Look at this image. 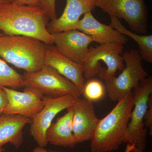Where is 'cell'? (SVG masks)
Wrapping results in <instances>:
<instances>
[{
  "label": "cell",
  "mask_w": 152,
  "mask_h": 152,
  "mask_svg": "<svg viewBox=\"0 0 152 152\" xmlns=\"http://www.w3.org/2000/svg\"><path fill=\"white\" fill-rule=\"evenodd\" d=\"M47 17L40 6L10 3L0 8V31L4 35L27 36L52 45L54 39L47 27Z\"/></svg>",
  "instance_id": "cell-1"
},
{
  "label": "cell",
  "mask_w": 152,
  "mask_h": 152,
  "mask_svg": "<svg viewBox=\"0 0 152 152\" xmlns=\"http://www.w3.org/2000/svg\"><path fill=\"white\" fill-rule=\"evenodd\" d=\"M134 105L132 91L118 101L106 117L99 120L90 140L92 152H110L125 143Z\"/></svg>",
  "instance_id": "cell-2"
},
{
  "label": "cell",
  "mask_w": 152,
  "mask_h": 152,
  "mask_svg": "<svg viewBox=\"0 0 152 152\" xmlns=\"http://www.w3.org/2000/svg\"><path fill=\"white\" fill-rule=\"evenodd\" d=\"M46 47L35 38L0 34V57L26 72H38L44 66Z\"/></svg>",
  "instance_id": "cell-3"
},
{
  "label": "cell",
  "mask_w": 152,
  "mask_h": 152,
  "mask_svg": "<svg viewBox=\"0 0 152 152\" xmlns=\"http://www.w3.org/2000/svg\"><path fill=\"white\" fill-rule=\"evenodd\" d=\"M124 45L117 43L101 44L89 48L83 64L85 79L92 78L98 75L104 81L115 77L117 71L125 67L124 58L120 56Z\"/></svg>",
  "instance_id": "cell-4"
},
{
  "label": "cell",
  "mask_w": 152,
  "mask_h": 152,
  "mask_svg": "<svg viewBox=\"0 0 152 152\" xmlns=\"http://www.w3.org/2000/svg\"><path fill=\"white\" fill-rule=\"evenodd\" d=\"M126 63L124 69L118 77L105 81L108 96L111 100L118 102L132 92L140 82L148 77L142 66V58L138 50H131L123 54Z\"/></svg>",
  "instance_id": "cell-5"
},
{
  "label": "cell",
  "mask_w": 152,
  "mask_h": 152,
  "mask_svg": "<svg viewBox=\"0 0 152 152\" xmlns=\"http://www.w3.org/2000/svg\"><path fill=\"white\" fill-rule=\"evenodd\" d=\"M134 110L132 112L128 126L125 143L133 145L145 151L146 147L147 129L144 128V118L148 108L149 99L152 94V77H148L140 82L132 91Z\"/></svg>",
  "instance_id": "cell-6"
},
{
  "label": "cell",
  "mask_w": 152,
  "mask_h": 152,
  "mask_svg": "<svg viewBox=\"0 0 152 152\" xmlns=\"http://www.w3.org/2000/svg\"><path fill=\"white\" fill-rule=\"evenodd\" d=\"M22 75L24 87L36 88L44 96L56 98L69 95L77 98L82 95L75 85L50 66L44 65L38 72H26Z\"/></svg>",
  "instance_id": "cell-7"
},
{
  "label": "cell",
  "mask_w": 152,
  "mask_h": 152,
  "mask_svg": "<svg viewBox=\"0 0 152 152\" xmlns=\"http://www.w3.org/2000/svg\"><path fill=\"white\" fill-rule=\"evenodd\" d=\"M95 4L110 16L124 19L132 31L147 32L148 12L144 0H95Z\"/></svg>",
  "instance_id": "cell-8"
},
{
  "label": "cell",
  "mask_w": 152,
  "mask_h": 152,
  "mask_svg": "<svg viewBox=\"0 0 152 152\" xmlns=\"http://www.w3.org/2000/svg\"><path fill=\"white\" fill-rule=\"evenodd\" d=\"M76 99L69 95L56 98L44 96L43 108L32 119L30 124V134L38 146L47 147L49 143L46 134L53 119L58 113L72 107Z\"/></svg>",
  "instance_id": "cell-9"
},
{
  "label": "cell",
  "mask_w": 152,
  "mask_h": 152,
  "mask_svg": "<svg viewBox=\"0 0 152 152\" xmlns=\"http://www.w3.org/2000/svg\"><path fill=\"white\" fill-rule=\"evenodd\" d=\"M2 87L8 100L4 114L19 115L32 119L43 108L44 96L37 89L26 86L23 92H20L8 87Z\"/></svg>",
  "instance_id": "cell-10"
},
{
  "label": "cell",
  "mask_w": 152,
  "mask_h": 152,
  "mask_svg": "<svg viewBox=\"0 0 152 152\" xmlns=\"http://www.w3.org/2000/svg\"><path fill=\"white\" fill-rule=\"evenodd\" d=\"M52 34L55 46L61 53L73 61L83 65L89 46L94 42L92 37L76 29Z\"/></svg>",
  "instance_id": "cell-11"
},
{
  "label": "cell",
  "mask_w": 152,
  "mask_h": 152,
  "mask_svg": "<svg viewBox=\"0 0 152 152\" xmlns=\"http://www.w3.org/2000/svg\"><path fill=\"white\" fill-rule=\"evenodd\" d=\"M72 131L77 144L90 140L99 119L95 113L93 103L85 98H76L73 105Z\"/></svg>",
  "instance_id": "cell-12"
},
{
  "label": "cell",
  "mask_w": 152,
  "mask_h": 152,
  "mask_svg": "<svg viewBox=\"0 0 152 152\" xmlns=\"http://www.w3.org/2000/svg\"><path fill=\"white\" fill-rule=\"evenodd\" d=\"M78 30L91 36L94 42L101 44L117 43L124 45L127 43L126 36L113 28L111 25H106L98 21L93 16L91 12L84 15L72 28Z\"/></svg>",
  "instance_id": "cell-13"
},
{
  "label": "cell",
  "mask_w": 152,
  "mask_h": 152,
  "mask_svg": "<svg viewBox=\"0 0 152 152\" xmlns=\"http://www.w3.org/2000/svg\"><path fill=\"white\" fill-rule=\"evenodd\" d=\"M44 64L54 69L83 92L85 83L83 65L70 60L61 53L53 45L47 46Z\"/></svg>",
  "instance_id": "cell-14"
},
{
  "label": "cell",
  "mask_w": 152,
  "mask_h": 152,
  "mask_svg": "<svg viewBox=\"0 0 152 152\" xmlns=\"http://www.w3.org/2000/svg\"><path fill=\"white\" fill-rule=\"evenodd\" d=\"M64 12L59 18L52 20L48 28L51 34L72 30L82 15L96 8L95 0H66Z\"/></svg>",
  "instance_id": "cell-15"
},
{
  "label": "cell",
  "mask_w": 152,
  "mask_h": 152,
  "mask_svg": "<svg viewBox=\"0 0 152 152\" xmlns=\"http://www.w3.org/2000/svg\"><path fill=\"white\" fill-rule=\"evenodd\" d=\"M71 107L63 116L51 124L46 132L48 142L57 146L74 148L77 145L72 131L73 110Z\"/></svg>",
  "instance_id": "cell-16"
},
{
  "label": "cell",
  "mask_w": 152,
  "mask_h": 152,
  "mask_svg": "<svg viewBox=\"0 0 152 152\" xmlns=\"http://www.w3.org/2000/svg\"><path fill=\"white\" fill-rule=\"evenodd\" d=\"M31 119L19 115H5L0 116V148L7 143L18 148L23 143V129Z\"/></svg>",
  "instance_id": "cell-17"
},
{
  "label": "cell",
  "mask_w": 152,
  "mask_h": 152,
  "mask_svg": "<svg viewBox=\"0 0 152 152\" xmlns=\"http://www.w3.org/2000/svg\"><path fill=\"white\" fill-rule=\"evenodd\" d=\"M111 26L121 34L128 36L135 41L138 45L139 53L142 59L147 62L152 63V35H141L127 29L120 22L119 19L110 16Z\"/></svg>",
  "instance_id": "cell-18"
},
{
  "label": "cell",
  "mask_w": 152,
  "mask_h": 152,
  "mask_svg": "<svg viewBox=\"0 0 152 152\" xmlns=\"http://www.w3.org/2000/svg\"><path fill=\"white\" fill-rule=\"evenodd\" d=\"M0 86L19 88L24 87L23 75L0 58Z\"/></svg>",
  "instance_id": "cell-19"
},
{
  "label": "cell",
  "mask_w": 152,
  "mask_h": 152,
  "mask_svg": "<svg viewBox=\"0 0 152 152\" xmlns=\"http://www.w3.org/2000/svg\"><path fill=\"white\" fill-rule=\"evenodd\" d=\"M105 94V91L102 83L95 79H91L85 83L82 92L85 99L93 103L102 100Z\"/></svg>",
  "instance_id": "cell-20"
},
{
  "label": "cell",
  "mask_w": 152,
  "mask_h": 152,
  "mask_svg": "<svg viewBox=\"0 0 152 152\" xmlns=\"http://www.w3.org/2000/svg\"><path fill=\"white\" fill-rule=\"evenodd\" d=\"M56 1V0H40V7L52 20L57 18Z\"/></svg>",
  "instance_id": "cell-21"
},
{
  "label": "cell",
  "mask_w": 152,
  "mask_h": 152,
  "mask_svg": "<svg viewBox=\"0 0 152 152\" xmlns=\"http://www.w3.org/2000/svg\"><path fill=\"white\" fill-rule=\"evenodd\" d=\"M150 96L148 100V108L145 115L144 119L145 120V124L149 130L150 134L152 135V95Z\"/></svg>",
  "instance_id": "cell-22"
},
{
  "label": "cell",
  "mask_w": 152,
  "mask_h": 152,
  "mask_svg": "<svg viewBox=\"0 0 152 152\" xmlns=\"http://www.w3.org/2000/svg\"><path fill=\"white\" fill-rule=\"evenodd\" d=\"M8 103L7 94L2 87L0 86V116L4 114V110Z\"/></svg>",
  "instance_id": "cell-23"
},
{
  "label": "cell",
  "mask_w": 152,
  "mask_h": 152,
  "mask_svg": "<svg viewBox=\"0 0 152 152\" xmlns=\"http://www.w3.org/2000/svg\"><path fill=\"white\" fill-rule=\"evenodd\" d=\"M40 0H13V3L18 4L38 7L40 6Z\"/></svg>",
  "instance_id": "cell-24"
},
{
  "label": "cell",
  "mask_w": 152,
  "mask_h": 152,
  "mask_svg": "<svg viewBox=\"0 0 152 152\" xmlns=\"http://www.w3.org/2000/svg\"><path fill=\"white\" fill-rule=\"evenodd\" d=\"M125 152H146L137 148L134 144L130 145L127 144Z\"/></svg>",
  "instance_id": "cell-25"
},
{
  "label": "cell",
  "mask_w": 152,
  "mask_h": 152,
  "mask_svg": "<svg viewBox=\"0 0 152 152\" xmlns=\"http://www.w3.org/2000/svg\"><path fill=\"white\" fill-rule=\"evenodd\" d=\"M33 152H60L58 151H47L45 148L38 146L33 150Z\"/></svg>",
  "instance_id": "cell-26"
},
{
  "label": "cell",
  "mask_w": 152,
  "mask_h": 152,
  "mask_svg": "<svg viewBox=\"0 0 152 152\" xmlns=\"http://www.w3.org/2000/svg\"><path fill=\"white\" fill-rule=\"evenodd\" d=\"M12 2L13 0H0V8Z\"/></svg>",
  "instance_id": "cell-27"
},
{
  "label": "cell",
  "mask_w": 152,
  "mask_h": 152,
  "mask_svg": "<svg viewBox=\"0 0 152 152\" xmlns=\"http://www.w3.org/2000/svg\"><path fill=\"white\" fill-rule=\"evenodd\" d=\"M4 149L2 147H1V148H0V152H4Z\"/></svg>",
  "instance_id": "cell-28"
}]
</instances>
